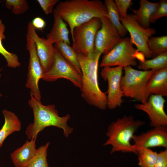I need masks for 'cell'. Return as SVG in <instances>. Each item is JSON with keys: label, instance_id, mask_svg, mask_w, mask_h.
Segmentation results:
<instances>
[{"label": "cell", "instance_id": "1", "mask_svg": "<svg viewBox=\"0 0 167 167\" xmlns=\"http://www.w3.org/2000/svg\"><path fill=\"white\" fill-rule=\"evenodd\" d=\"M102 54L95 49L87 54H78L82 75L81 96L90 105L104 110L107 108L106 93L100 89L97 78L99 60Z\"/></svg>", "mask_w": 167, "mask_h": 167}, {"label": "cell", "instance_id": "2", "mask_svg": "<svg viewBox=\"0 0 167 167\" xmlns=\"http://www.w3.org/2000/svg\"><path fill=\"white\" fill-rule=\"evenodd\" d=\"M69 25L71 37L74 28L94 18L108 17L104 3L100 0H67L59 1L55 9Z\"/></svg>", "mask_w": 167, "mask_h": 167}, {"label": "cell", "instance_id": "3", "mask_svg": "<svg viewBox=\"0 0 167 167\" xmlns=\"http://www.w3.org/2000/svg\"><path fill=\"white\" fill-rule=\"evenodd\" d=\"M28 104L32 110L34 116L33 122L28 125L25 131L29 139H36L40 132L50 126L62 129L66 137H68L73 132V129L67 125L70 115L68 114L60 117L54 105H44L31 95Z\"/></svg>", "mask_w": 167, "mask_h": 167}, {"label": "cell", "instance_id": "4", "mask_svg": "<svg viewBox=\"0 0 167 167\" xmlns=\"http://www.w3.org/2000/svg\"><path fill=\"white\" fill-rule=\"evenodd\" d=\"M146 123L135 119L132 115H124L109 125L106 133L108 139L103 146H112L110 154L116 152L133 153L137 155L130 141L138 129Z\"/></svg>", "mask_w": 167, "mask_h": 167}, {"label": "cell", "instance_id": "5", "mask_svg": "<svg viewBox=\"0 0 167 167\" xmlns=\"http://www.w3.org/2000/svg\"><path fill=\"white\" fill-rule=\"evenodd\" d=\"M123 69L124 75L121 78L120 84L123 96L145 103L150 96L148 83L156 70H139L131 66L124 67Z\"/></svg>", "mask_w": 167, "mask_h": 167}, {"label": "cell", "instance_id": "6", "mask_svg": "<svg viewBox=\"0 0 167 167\" xmlns=\"http://www.w3.org/2000/svg\"><path fill=\"white\" fill-rule=\"evenodd\" d=\"M101 26L100 18H94L74 28L72 47L77 54H87L94 50L96 35Z\"/></svg>", "mask_w": 167, "mask_h": 167}, {"label": "cell", "instance_id": "7", "mask_svg": "<svg viewBox=\"0 0 167 167\" xmlns=\"http://www.w3.org/2000/svg\"><path fill=\"white\" fill-rule=\"evenodd\" d=\"M137 51L130 38H122L110 51L104 55L100 67L136 66L137 62L134 55Z\"/></svg>", "mask_w": 167, "mask_h": 167}, {"label": "cell", "instance_id": "8", "mask_svg": "<svg viewBox=\"0 0 167 167\" xmlns=\"http://www.w3.org/2000/svg\"><path fill=\"white\" fill-rule=\"evenodd\" d=\"M26 39V49L29 53V59L25 86L30 89V95L37 101L41 102L39 83L44 73L37 54L35 43L27 32Z\"/></svg>", "mask_w": 167, "mask_h": 167}, {"label": "cell", "instance_id": "9", "mask_svg": "<svg viewBox=\"0 0 167 167\" xmlns=\"http://www.w3.org/2000/svg\"><path fill=\"white\" fill-rule=\"evenodd\" d=\"M120 19L130 33V39L132 44L136 46L137 50L143 53L145 58H152L147 46V42L149 39L156 33V30L153 28H144L141 26L133 14H127L125 17H120Z\"/></svg>", "mask_w": 167, "mask_h": 167}, {"label": "cell", "instance_id": "10", "mask_svg": "<svg viewBox=\"0 0 167 167\" xmlns=\"http://www.w3.org/2000/svg\"><path fill=\"white\" fill-rule=\"evenodd\" d=\"M60 78L67 79L80 89L82 87V75L66 61L56 49L53 64L42 79L48 82H54Z\"/></svg>", "mask_w": 167, "mask_h": 167}, {"label": "cell", "instance_id": "11", "mask_svg": "<svg viewBox=\"0 0 167 167\" xmlns=\"http://www.w3.org/2000/svg\"><path fill=\"white\" fill-rule=\"evenodd\" d=\"M123 68L120 66L104 67L100 73L101 77L108 82L107 107L110 109L120 106L123 102V95L120 84Z\"/></svg>", "mask_w": 167, "mask_h": 167}, {"label": "cell", "instance_id": "12", "mask_svg": "<svg viewBox=\"0 0 167 167\" xmlns=\"http://www.w3.org/2000/svg\"><path fill=\"white\" fill-rule=\"evenodd\" d=\"M101 28L97 31L95 41V49L105 55L110 51L122 38L109 18H100Z\"/></svg>", "mask_w": 167, "mask_h": 167}, {"label": "cell", "instance_id": "13", "mask_svg": "<svg viewBox=\"0 0 167 167\" xmlns=\"http://www.w3.org/2000/svg\"><path fill=\"white\" fill-rule=\"evenodd\" d=\"M165 102L163 96L150 95L146 103L136 104L134 106L147 114L151 126H167V115L164 110Z\"/></svg>", "mask_w": 167, "mask_h": 167}, {"label": "cell", "instance_id": "14", "mask_svg": "<svg viewBox=\"0 0 167 167\" xmlns=\"http://www.w3.org/2000/svg\"><path fill=\"white\" fill-rule=\"evenodd\" d=\"M27 32L35 43L37 54L45 73L53 64L56 49L53 45L49 43L46 38L41 37L38 35L31 22L28 23Z\"/></svg>", "mask_w": 167, "mask_h": 167}, {"label": "cell", "instance_id": "15", "mask_svg": "<svg viewBox=\"0 0 167 167\" xmlns=\"http://www.w3.org/2000/svg\"><path fill=\"white\" fill-rule=\"evenodd\" d=\"M132 139L134 143L133 145L134 148H150L158 147L167 148V126L153 127V128L139 135H134Z\"/></svg>", "mask_w": 167, "mask_h": 167}, {"label": "cell", "instance_id": "16", "mask_svg": "<svg viewBox=\"0 0 167 167\" xmlns=\"http://www.w3.org/2000/svg\"><path fill=\"white\" fill-rule=\"evenodd\" d=\"M36 139L27 140L11 154V158L15 167H26L36 151Z\"/></svg>", "mask_w": 167, "mask_h": 167}, {"label": "cell", "instance_id": "17", "mask_svg": "<svg viewBox=\"0 0 167 167\" xmlns=\"http://www.w3.org/2000/svg\"><path fill=\"white\" fill-rule=\"evenodd\" d=\"M53 14L54 21L52 28L47 35V39L52 44L64 42L70 45L69 31L66 23L63 20L55 9Z\"/></svg>", "mask_w": 167, "mask_h": 167}, {"label": "cell", "instance_id": "18", "mask_svg": "<svg viewBox=\"0 0 167 167\" xmlns=\"http://www.w3.org/2000/svg\"><path fill=\"white\" fill-rule=\"evenodd\" d=\"M147 89L150 95L167 96V68L155 71L148 81Z\"/></svg>", "mask_w": 167, "mask_h": 167}, {"label": "cell", "instance_id": "19", "mask_svg": "<svg viewBox=\"0 0 167 167\" xmlns=\"http://www.w3.org/2000/svg\"><path fill=\"white\" fill-rule=\"evenodd\" d=\"M4 118V123L0 130V148L6 138L15 132L19 131L21 128V122L13 112L4 109L2 111Z\"/></svg>", "mask_w": 167, "mask_h": 167}, {"label": "cell", "instance_id": "20", "mask_svg": "<svg viewBox=\"0 0 167 167\" xmlns=\"http://www.w3.org/2000/svg\"><path fill=\"white\" fill-rule=\"evenodd\" d=\"M139 9H132L137 22L144 28L150 27V18L158 6V2H152L147 0H140Z\"/></svg>", "mask_w": 167, "mask_h": 167}, {"label": "cell", "instance_id": "21", "mask_svg": "<svg viewBox=\"0 0 167 167\" xmlns=\"http://www.w3.org/2000/svg\"><path fill=\"white\" fill-rule=\"evenodd\" d=\"M54 46L62 57L82 74L78 59V54L72 47L67 43L60 42L55 43Z\"/></svg>", "mask_w": 167, "mask_h": 167}, {"label": "cell", "instance_id": "22", "mask_svg": "<svg viewBox=\"0 0 167 167\" xmlns=\"http://www.w3.org/2000/svg\"><path fill=\"white\" fill-rule=\"evenodd\" d=\"M104 3L107 10L108 18L121 37L123 38L128 32L120 20V17L114 1L113 0H105Z\"/></svg>", "mask_w": 167, "mask_h": 167}, {"label": "cell", "instance_id": "23", "mask_svg": "<svg viewBox=\"0 0 167 167\" xmlns=\"http://www.w3.org/2000/svg\"><path fill=\"white\" fill-rule=\"evenodd\" d=\"M139 70H158L167 68V51L162 53L152 59L139 61L137 66Z\"/></svg>", "mask_w": 167, "mask_h": 167}, {"label": "cell", "instance_id": "24", "mask_svg": "<svg viewBox=\"0 0 167 167\" xmlns=\"http://www.w3.org/2000/svg\"><path fill=\"white\" fill-rule=\"evenodd\" d=\"M5 28V24L0 19V54L5 59L8 67L15 68L21 66L18 56L15 54L7 51L4 48L2 43V40L6 38L4 34Z\"/></svg>", "mask_w": 167, "mask_h": 167}, {"label": "cell", "instance_id": "25", "mask_svg": "<svg viewBox=\"0 0 167 167\" xmlns=\"http://www.w3.org/2000/svg\"><path fill=\"white\" fill-rule=\"evenodd\" d=\"M137 152L138 164L140 167H154L158 153L150 148H134Z\"/></svg>", "mask_w": 167, "mask_h": 167}, {"label": "cell", "instance_id": "26", "mask_svg": "<svg viewBox=\"0 0 167 167\" xmlns=\"http://www.w3.org/2000/svg\"><path fill=\"white\" fill-rule=\"evenodd\" d=\"M147 46L152 58L167 51V36L151 37L148 41Z\"/></svg>", "mask_w": 167, "mask_h": 167}, {"label": "cell", "instance_id": "27", "mask_svg": "<svg viewBox=\"0 0 167 167\" xmlns=\"http://www.w3.org/2000/svg\"><path fill=\"white\" fill-rule=\"evenodd\" d=\"M50 144L48 142L37 149L36 153L26 167H49L47 161V149Z\"/></svg>", "mask_w": 167, "mask_h": 167}, {"label": "cell", "instance_id": "28", "mask_svg": "<svg viewBox=\"0 0 167 167\" xmlns=\"http://www.w3.org/2000/svg\"><path fill=\"white\" fill-rule=\"evenodd\" d=\"M5 4L7 8L11 10L12 13L16 15L23 14L29 9L26 0H6Z\"/></svg>", "mask_w": 167, "mask_h": 167}, {"label": "cell", "instance_id": "29", "mask_svg": "<svg viewBox=\"0 0 167 167\" xmlns=\"http://www.w3.org/2000/svg\"><path fill=\"white\" fill-rule=\"evenodd\" d=\"M158 6L150 18V23H155L161 18L167 16V0H161Z\"/></svg>", "mask_w": 167, "mask_h": 167}, {"label": "cell", "instance_id": "30", "mask_svg": "<svg viewBox=\"0 0 167 167\" xmlns=\"http://www.w3.org/2000/svg\"><path fill=\"white\" fill-rule=\"evenodd\" d=\"M114 2L121 18H124L127 15L128 9L132 4L131 0H115Z\"/></svg>", "mask_w": 167, "mask_h": 167}, {"label": "cell", "instance_id": "31", "mask_svg": "<svg viewBox=\"0 0 167 167\" xmlns=\"http://www.w3.org/2000/svg\"><path fill=\"white\" fill-rule=\"evenodd\" d=\"M45 14L48 15L52 13L54 6L59 2L58 0H37Z\"/></svg>", "mask_w": 167, "mask_h": 167}, {"label": "cell", "instance_id": "32", "mask_svg": "<svg viewBox=\"0 0 167 167\" xmlns=\"http://www.w3.org/2000/svg\"><path fill=\"white\" fill-rule=\"evenodd\" d=\"M154 167H167V149L157 153Z\"/></svg>", "mask_w": 167, "mask_h": 167}, {"label": "cell", "instance_id": "33", "mask_svg": "<svg viewBox=\"0 0 167 167\" xmlns=\"http://www.w3.org/2000/svg\"><path fill=\"white\" fill-rule=\"evenodd\" d=\"M31 23L36 29L42 30L45 28L46 25L45 21L42 18L39 17L34 18Z\"/></svg>", "mask_w": 167, "mask_h": 167}, {"label": "cell", "instance_id": "34", "mask_svg": "<svg viewBox=\"0 0 167 167\" xmlns=\"http://www.w3.org/2000/svg\"><path fill=\"white\" fill-rule=\"evenodd\" d=\"M134 56L136 59H138L140 62H143L145 60V57L143 54L137 51L135 53Z\"/></svg>", "mask_w": 167, "mask_h": 167}, {"label": "cell", "instance_id": "35", "mask_svg": "<svg viewBox=\"0 0 167 167\" xmlns=\"http://www.w3.org/2000/svg\"><path fill=\"white\" fill-rule=\"evenodd\" d=\"M2 70V68L1 69H0V78H1V71ZM2 96V94L0 92V97H1V96Z\"/></svg>", "mask_w": 167, "mask_h": 167}]
</instances>
